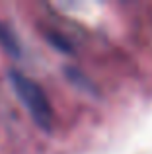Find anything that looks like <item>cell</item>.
Instances as JSON below:
<instances>
[{
  "mask_svg": "<svg viewBox=\"0 0 152 154\" xmlns=\"http://www.w3.org/2000/svg\"><path fill=\"white\" fill-rule=\"evenodd\" d=\"M8 78H10V84L14 88L16 96L20 98V102L26 105L33 123L41 131L51 133V129H53V107H51V102L47 100V94L43 92V88L35 80H31L29 76H26L23 72L16 70V68L8 70Z\"/></svg>",
  "mask_w": 152,
  "mask_h": 154,
  "instance_id": "obj_1",
  "label": "cell"
},
{
  "mask_svg": "<svg viewBox=\"0 0 152 154\" xmlns=\"http://www.w3.org/2000/svg\"><path fill=\"white\" fill-rule=\"evenodd\" d=\"M0 47H2L10 57H20V55H22L20 41L16 39L14 31H12L4 22H0Z\"/></svg>",
  "mask_w": 152,
  "mask_h": 154,
  "instance_id": "obj_2",
  "label": "cell"
},
{
  "mask_svg": "<svg viewBox=\"0 0 152 154\" xmlns=\"http://www.w3.org/2000/svg\"><path fill=\"white\" fill-rule=\"evenodd\" d=\"M65 76L68 78L70 84H74L76 88H80V90H84V92H92V94H96V86L90 82V78H88L86 74H82V72L78 70V68L65 66Z\"/></svg>",
  "mask_w": 152,
  "mask_h": 154,
  "instance_id": "obj_3",
  "label": "cell"
},
{
  "mask_svg": "<svg viewBox=\"0 0 152 154\" xmlns=\"http://www.w3.org/2000/svg\"><path fill=\"white\" fill-rule=\"evenodd\" d=\"M45 37H47V41L51 43V47H55L57 51L66 53V55H72V45H70V41L65 37V35H61L59 31H47Z\"/></svg>",
  "mask_w": 152,
  "mask_h": 154,
  "instance_id": "obj_4",
  "label": "cell"
}]
</instances>
